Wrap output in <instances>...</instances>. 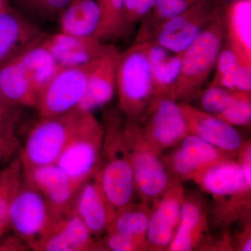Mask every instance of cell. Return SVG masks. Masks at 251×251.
I'll use <instances>...</instances> for the list:
<instances>
[{"label": "cell", "instance_id": "35", "mask_svg": "<svg viewBox=\"0 0 251 251\" xmlns=\"http://www.w3.org/2000/svg\"><path fill=\"white\" fill-rule=\"evenodd\" d=\"M98 242L99 251H147L148 243L126 234L106 232Z\"/></svg>", "mask_w": 251, "mask_h": 251}, {"label": "cell", "instance_id": "25", "mask_svg": "<svg viewBox=\"0 0 251 251\" xmlns=\"http://www.w3.org/2000/svg\"><path fill=\"white\" fill-rule=\"evenodd\" d=\"M60 32L69 35H94L100 18L96 0H70L59 16Z\"/></svg>", "mask_w": 251, "mask_h": 251}, {"label": "cell", "instance_id": "6", "mask_svg": "<svg viewBox=\"0 0 251 251\" xmlns=\"http://www.w3.org/2000/svg\"><path fill=\"white\" fill-rule=\"evenodd\" d=\"M104 130L92 111L84 110L75 129L56 161L75 186L92 179L100 166Z\"/></svg>", "mask_w": 251, "mask_h": 251}, {"label": "cell", "instance_id": "41", "mask_svg": "<svg viewBox=\"0 0 251 251\" xmlns=\"http://www.w3.org/2000/svg\"><path fill=\"white\" fill-rule=\"evenodd\" d=\"M3 154H4V152H3L2 150L0 148V159H1V156H3Z\"/></svg>", "mask_w": 251, "mask_h": 251}, {"label": "cell", "instance_id": "36", "mask_svg": "<svg viewBox=\"0 0 251 251\" xmlns=\"http://www.w3.org/2000/svg\"><path fill=\"white\" fill-rule=\"evenodd\" d=\"M156 0H123L126 16L129 19H140V23L151 12Z\"/></svg>", "mask_w": 251, "mask_h": 251}, {"label": "cell", "instance_id": "22", "mask_svg": "<svg viewBox=\"0 0 251 251\" xmlns=\"http://www.w3.org/2000/svg\"><path fill=\"white\" fill-rule=\"evenodd\" d=\"M74 213L96 240H99L106 232L113 214L94 177L79 189Z\"/></svg>", "mask_w": 251, "mask_h": 251}, {"label": "cell", "instance_id": "14", "mask_svg": "<svg viewBox=\"0 0 251 251\" xmlns=\"http://www.w3.org/2000/svg\"><path fill=\"white\" fill-rule=\"evenodd\" d=\"M184 193L177 181L151 204L147 251H166L169 247L179 226Z\"/></svg>", "mask_w": 251, "mask_h": 251}, {"label": "cell", "instance_id": "10", "mask_svg": "<svg viewBox=\"0 0 251 251\" xmlns=\"http://www.w3.org/2000/svg\"><path fill=\"white\" fill-rule=\"evenodd\" d=\"M137 123L147 143L158 155L171 150L188 135L180 103L168 97L153 98Z\"/></svg>", "mask_w": 251, "mask_h": 251}, {"label": "cell", "instance_id": "42", "mask_svg": "<svg viewBox=\"0 0 251 251\" xmlns=\"http://www.w3.org/2000/svg\"><path fill=\"white\" fill-rule=\"evenodd\" d=\"M224 1H228V0H224Z\"/></svg>", "mask_w": 251, "mask_h": 251}, {"label": "cell", "instance_id": "11", "mask_svg": "<svg viewBox=\"0 0 251 251\" xmlns=\"http://www.w3.org/2000/svg\"><path fill=\"white\" fill-rule=\"evenodd\" d=\"M93 63L59 68L38 96L35 108L41 117L57 116L76 108L85 94Z\"/></svg>", "mask_w": 251, "mask_h": 251}, {"label": "cell", "instance_id": "29", "mask_svg": "<svg viewBox=\"0 0 251 251\" xmlns=\"http://www.w3.org/2000/svg\"><path fill=\"white\" fill-rule=\"evenodd\" d=\"M150 214L151 206L147 203L140 201L138 203L132 202L115 213L106 232H120L147 242Z\"/></svg>", "mask_w": 251, "mask_h": 251}, {"label": "cell", "instance_id": "27", "mask_svg": "<svg viewBox=\"0 0 251 251\" xmlns=\"http://www.w3.org/2000/svg\"><path fill=\"white\" fill-rule=\"evenodd\" d=\"M41 41L16 57L38 96L59 68L52 54L41 45Z\"/></svg>", "mask_w": 251, "mask_h": 251}, {"label": "cell", "instance_id": "40", "mask_svg": "<svg viewBox=\"0 0 251 251\" xmlns=\"http://www.w3.org/2000/svg\"><path fill=\"white\" fill-rule=\"evenodd\" d=\"M11 7V6L8 0H0V12H2L5 10L9 9Z\"/></svg>", "mask_w": 251, "mask_h": 251}, {"label": "cell", "instance_id": "33", "mask_svg": "<svg viewBox=\"0 0 251 251\" xmlns=\"http://www.w3.org/2000/svg\"><path fill=\"white\" fill-rule=\"evenodd\" d=\"M216 117L232 126H250L251 92L238 91L232 103Z\"/></svg>", "mask_w": 251, "mask_h": 251}, {"label": "cell", "instance_id": "23", "mask_svg": "<svg viewBox=\"0 0 251 251\" xmlns=\"http://www.w3.org/2000/svg\"><path fill=\"white\" fill-rule=\"evenodd\" d=\"M148 43L153 81V98H172L175 83L179 76L182 53H175L151 41Z\"/></svg>", "mask_w": 251, "mask_h": 251}, {"label": "cell", "instance_id": "32", "mask_svg": "<svg viewBox=\"0 0 251 251\" xmlns=\"http://www.w3.org/2000/svg\"><path fill=\"white\" fill-rule=\"evenodd\" d=\"M22 175V163L18 158L0 176V234L9 226L10 196Z\"/></svg>", "mask_w": 251, "mask_h": 251}, {"label": "cell", "instance_id": "19", "mask_svg": "<svg viewBox=\"0 0 251 251\" xmlns=\"http://www.w3.org/2000/svg\"><path fill=\"white\" fill-rule=\"evenodd\" d=\"M46 35L12 6L0 12V65L40 42Z\"/></svg>", "mask_w": 251, "mask_h": 251}, {"label": "cell", "instance_id": "26", "mask_svg": "<svg viewBox=\"0 0 251 251\" xmlns=\"http://www.w3.org/2000/svg\"><path fill=\"white\" fill-rule=\"evenodd\" d=\"M100 18L94 35L107 44L128 37L134 27L126 18L123 0H96Z\"/></svg>", "mask_w": 251, "mask_h": 251}, {"label": "cell", "instance_id": "9", "mask_svg": "<svg viewBox=\"0 0 251 251\" xmlns=\"http://www.w3.org/2000/svg\"><path fill=\"white\" fill-rule=\"evenodd\" d=\"M9 217V226L29 250L55 219L41 193L25 177L23 171L10 196Z\"/></svg>", "mask_w": 251, "mask_h": 251}, {"label": "cell", "instance_id": "21", "mask_svg": "<svg viewBox=\"0 0 251 251\" xmlns=\"http://www.w3.org/2000/svg\"><path fill=\"white\" fill-rule=\"evenodd\" d=\"M225 7L224 45L244 67L251 68V1L229 0Z\"/></svg>", "mask_w": 251, "mask_h": 251}, {"label": "cell", "instance_id": "5", "mask_svg": "<svg viewBox=\"0 0 251 251\" xmlns=\"http://www.w3.org/2000/svg\"><path fill=\"white\" fill-rule=\"evenodd\" d=\"M123 140L128 153L135 193L142 202L151 206L179 180L147 143L137 122L125 119Z\"/></svg>", "mask_w": 251, "mask_h": 251}, {"label": "cell", "instance_id": "15", "mask_svg": "<svg viewBox=\"0 0 251 251\" xmlns=\"http://www.w3.org/2000/svg\"><path fill=\"white\" fill-rule=\"evenodd\" d=\"M41 44L52 54L59 67L85 65L117 49L94 35L77 36L62 32L46 34Z\"/></svg>", "mask_w": 251, "mask_h": 251}, {"label": "cell", "instance_id": "38", "mask_svg": "<svg viewBox=\"0 0 251 251\" xmlns=\"http://www.w3.org/2000/svg\"><path fill=\"white\" fill-rule=\"evenodd\" d=\"M242 228L232 238L234 251H251V217L240 221Z\"/></svg>", "mask_w": 251, "mask_h": 251}, {"label": "cell", "instance_id": "31", "mask_svg": "<svg viewBox=\"0 0 251 251\" xmlns=\"http://www.w3.org/2000/svg\"><path fill=\"white\" fill-rule=\"evenodd\" d=\"M21 108L8 100L0 92V148L6 156L19 148L15 128L21 118Z\"/></svg>", "mask_w": 251, "mask_h": 251}, {"label": "cell", "instance_id": "28", "mask_svg": "<svg viewBox=\"0 0 251 251\" xmlns=\"http://www.w3.org/2000/svg\"><path fill=\"white\" fill-rule=\"evenodd\" d=\"M210 85L229 90L251 92V68L244 67L231 50L224 46L215 66Z\"/></svg>", "mask_w": 251, "mask_h": 251}, {"label": "cell", "instance_id": "1", "mask_svg": "<svg viewBox=\"0 0 251 251\" xmlns=\"http://www.w3.org/2000/svg\"><path fill=\"white\" fill-rule=\"evenodd\" d=\"M211 196L208 206L209 227L227 229L251 215V150L243 149L237 158L224 160L200 173L193 180Z\"/></svg>", "mask_w": 251, "mask_h": 251}, {"label": "cell", "instance_id": "2", "mask_svg": "<svg viewBox=\"0 0 251 251\" xmlns=\"http://www.w3.org/2000/svg\"><path fill=\"white\" fill-rule=\"evenodd\" d=\"M125 119L118 108L103 112V148L100 166L94 176L113 216L134 202L136 196L133 171L123 140Z\"/></svg>", "mask_w": 251, "mask_h": 251}, {"label": "cell", "instance_id": "30", "mask_svg": "<svg viewBox=\"0 0 251 251\" xmlns=\"http://www.w3.org/2000/svg\"><path fill=\"white\" fill-rule=\"evenodd\" d=\"M199 0H156L150 14L140 23L135 42H146L162 23L181 14Z\"/></svg>", "mask_w": 251, "mask_h": 251}, {"label": "cell", "instance_id": "13", "mask_svg": "<svg viewBox=\"0 0 251 251\" xmlns=\"http://www.w3.org/2000/svg\"><path fill=\"white\" fill-rule=\"evenodd\" d=\"M23 171L26 179L44 198L54 218L74 214V204L80 188L59 166H23Z\"/></svg>", "mask_w": 251, "mask_h": 251}, {"label": "cell", "instance_id": "4", "mask_svg": "<svg viewBox=\"0 0 251 251\" xmlns=\"http://www.w3.org/2000/svg\"><path fill=\"white\" fill-rule=\"evenodd\" d=\"M118 109L126 120L138 122L153 97L149 43H135L121 52L117 68Z\"/></svg>", "mask_w": 251, "mask_h": 251}, {"label": "cell", "instance_id": "39", "mask_svg": "<svg viewBox=\"0 0 251 251\" xmlns=\"http://www.w3.org/2000/svg\"><path fill=\"white\" fill-rule=\"evenodd\" d=\"M36 1L37 0H15L16 4L20 7L23 8V9L28 10L29 11H32Z\"/></svg>", "mask_w": 251, "mask_h": 251}, {"label": "cell", "instance_id": "16", "mask_svg": "<svg viewBox=\"0 0 251 251\" xmlns=\"http://www.w3.org/2000/svg\"><path fill=\"white\" fill-rule=\"evenodd\" d=\"M180 105L184 112L188 134L197 136L220 150L237 156L247 140L235 127L188 102L180 103Z\"/></svg>", "mask_w": 251, "mask_h": 251}, {"label": "cell", "instance_id": "12", "mask_svg": "<svg viewBox=\"0 0 251 251\" xmlns=\"http://www.w3.org/2000/svg\"><path fill=\"white\" fill-rule=\"evenodd\" d=\"M169 153L161 157L173 176L182 182L196 176L216 163L237 156L213 146L195 135L188 134Z\"/></svg>", "mask_w": 251, "mask_h": 251}, {"label": "cell", "instance_id": "20", "mask_svg": "<svg viewBox=\"0 0 251 251\" xmlns=\"http://www.w3.org/2000/svg\"><path fill=\"white\" fill-rule=\"evenodd\" d=\"M120 55L121 52L115 49L94 61L78 108L92 112L110 101L116 90L117 68Z\"/></svg>", "mask_w": 251, "mask_h": 251}, {"label": "cell", "instance_id": "18", "mask_svg": "<svg viewBox=\"0 0 251 251\" xmlns=\"http://www.w3.org/2000/svg\"><path fill=\"white\" fill-rule=\"evenodd\" d=\"M209 232L207 204L196 195L184 193L179 226L166 251L199 250Z\"/></svg>", "mask_w": 251, "mask_h": 251}, {"label": "cell", "instance_id": "3", "mask_svg": "<svg viewBox=\"0 0 251 251\" xmlns=\"http://www.w3.org/2000/svg\"><path fill=\"white\" fill-rule=\"evenodd\" d=\"M224 12L225 9L182 52L179 76L172 94L176 102H188L197 97L215 69L226 37Z\"/></svg>", "mask_w": 251, "mask_h": 251}, {"label": "cell", "instance_id": "37", "mask_svg": "<svg viewBox=\"0 0 251 251\" xmlns=\"http://www.w3.org/2000/svg\"><path fill=\"white\" fill-rule=\"evenodd\" d=\"M70 0H37L32 12L46 18H53L59 16L67 7Z\"/></svg>", "mask_w": 251, "mask_h": 251}, {"label": "cell", "instance_id": "7", "mask_svg": "<svg viewBox=\"0 0 251 251\" xmlns=\"http://www.w3.org/2000/svg\"><path fill=\"white\" fill-rule=\"evenodd\" d=\"M83 110L76 107L51 117H41L33 126L20 151L23 167L55 164L75 129Z\"/></svg>", "mask_w": 251, "mask_h": 251}, {"label": "cell", "instance_id": "34", "mask_svg": "<svg viewBox=\"0 0 251 251\" xmlns=\"http://www.w3.org/2000/svg\"><path fill=\"white\" fill-rule=\"evenodd\" d=\"M237 92L219 86L209 85L201 96L202 108L201 109L217 116L232 103Z\"/></svg>", "mask_w": 251, "mask_h": 251}, {"label": "cell", "instance_id": "8", "mask_svg": "<svg viewBox=\"0 0 251 251\" xmlns=\"http://www.w3.org/2000/svg\"><path fill=\"white\" fill-rule=\"evenodd\" d=\"M227 1L199 0L153 31L148 41L175 53H182L214 20L224 12Z\"/></svg>", "mask_w": 251, "mask_h": 251}, {"label": "cell", "instance_id": "17", "mask_svg": "<svg viewBox=\"0 0 251 251\" xmlns=\"http://www.w3.org/2000/svg\"><path fill=\"white\" fill-rule=\"evenodd\" d=\"M35 251H99L98 242L75 214L56 218L30 248Z\"/></svg>", "mask_w": 251, "mask_h": 251}, {"label": "cell", "instance_id": "24", "mask_svg": "<svg viewBox=\"0 0 251 251\" xmlns=\"http://www.w3.org/2000/svg\"><path fill=\"white\" fill-rule=\"evenodd\" d=\"M0 92L16 105L36 108L38 94L16 57L0 65Z\"/></svg>", "mask_w": 251, "mask_h": 251}]
</instances>
